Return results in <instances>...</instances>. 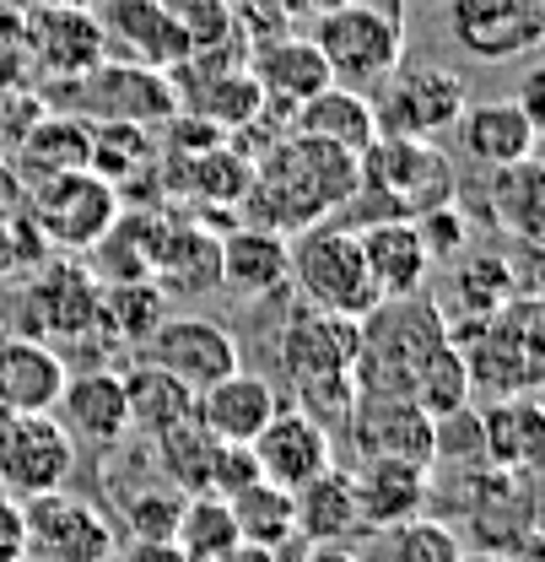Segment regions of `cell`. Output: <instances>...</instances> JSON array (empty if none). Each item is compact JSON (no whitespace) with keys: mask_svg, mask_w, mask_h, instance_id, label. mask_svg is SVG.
<instances>
[{"mask_svg":"<svg viewBox=\"0 0 545 562\" xmlns=\"http://www.w3.org/2000/svg\"><path fill=\"white\" fill-rule=\"evenodd\" d=\"M297 562H367V558H362L351 541H308Z\"/></svg>","mask_w":545,"mask_h":562,"instance_id":"obj_50","label":"cell"},{"mask_svg":"<svg viewBox=\"0 0 545 562\" xmlns=\"http://www.w3.org/2000/svg\"><path fill=\"white\" fill-rule=\"evenodd\" d=\"M151 443V460H157V476L173 482L179 492H205V471H211V454H216V438L205 432L195 417L173 422L168 432L146 438Z\"/></svg>","mask_w":545,"mask_h":562,"instance_id":"obj_39","label":"cell"},{"mask_svg":"<svg viewBox=\"0 0 545 562\" xmlns=\"http://www.w3.org/2000/svg\"><path fill=\"white\" fill-rule=\"evenodd\" d=\"M49 87H66V92H44V103L66 109V114H81L87 125H140V131H157L162 120L179 114V92H173L168 70L114 60V55L98 60L76 81H49Z\"/></svg>","mask_w":545,"mask_h":562,"instance_id":"obj_3","label":"cell"},{"mask_svg":"<svg viewBox=\"0 0 545 562\" xmlns=\"http://www.w3.org/2000/svg\"><path fill=\"white\" fill-rule=\"evenodd\" d=\"M249 482H260L254 443H222V438H216V454H211V471H205V492L232 497V492H243Z\"/></svg>","mask_w":545,"mask_h":562,"instance_id":"obj_47","label":"cell"},{"mask_svg":"<svg viewBox=\"0 0 545 562\" xmlns=\"http://www.w3.org/2000/svg\"><path fill=\"white\" fill-rule=\"evenodd\" d=\"M173 541H179L190 558H201V562L222 558V552L238 541V525H232L227 497H216V492H190V497H184V514H179Z\"/></svg>","mask_w":545,"mask_h":562,"instance_id":"obj_42","label":"cell"},{"mask_svg":"<svg viewBox=\"0 0 545 562\" xmlns=\"http://www.w3.org/2000/svg\"><path fill=\"white\" fill-rule=\"evenodd\" d=\"M275 406L281 401H275L271 379H260L249 368H232L227 379L205 384L195 395V422L222 443H254L265 432V422L275 417Z\"/></svg>","mask_w":545,"mask_h":562,"instance_id":"obj_24","label":"cell"},{"mask_svg":"<svg viewBox=\"0 0 545 562\" xmlns=\"http://www.w3.org/2000/svg\"><path fill=\"white\" fill-rule=\"evenodd\" d=\"M325 55L330 76L341 87L356 92H378L389 81V70L406 60V27H400V11L395 5H373V0H345L336 11L314 16V33H308Z\"/></svg>","mask_w":545,"mask_h":562,"instance_id":"obj_5","label":"cell"},{"mask_svg":"<svg viewBox=\"0 0 545 562\" xmlns=\"http://www.w3.org/2000/svg\"><path fill=\"white\" fill-rule=\"evenodd\" d=\"M151 286L201 297L211 286H222V238L205 233L201 222H168L157 260H151Z\"/></svg>","mask_w":545,"mask_h":562,"instance_id":"obj_30","label":"cell"},{"mask_svg":"<svg viewBox=\"0 0 545 562\" xmlns=\"http://www.w3.org/2000/svg\"><path fill=\"white\" fill-rule=\"evenodd\" d=\"M406 401H416L427 417H449V412L470 406V368H465V351L454 347V341H438V347L410 368Z\"/></svg>","mask_w":545,"mask_h":562,"instance_id":"obj_37","label":"cell"},{"mask_svg":"<svg viewBox=\"0 0 545 562\" xmlns=\"http://www.w3.org/2000/svg\"><path fill=\"white\" fill-rule=\"evenodd\" d=\"M22 206L33 211L49 249H92L114 227V216L125 211L120 190L92 168H70V173H55L44 184H27Z\"/></svg>","mask_w":545,"mask_h":562,"instance_id":"obj_10","label":"cell"},{"mask_svg":"<svg viewBox=\"0 0 545 562\" xmlns=\"http://www.w3.org/2000/svg\"><path fill=\"white\" fill-rule=\"evenodd\" d=\"M286 131L319 136V140H330V146H345V151L362 157V146L378 136V120H373V98H367V92L330 81L325 92H314L308 103H297V109L286 114Z\"/></svg>","mask_w":545,"mask_h":562,"instance_id":"obj_31","label":"cell"},{"mask_svg":"<svg viewBox=\"0 0 545 562\" xmlns=\"http://www.w3.org/2000/svg\"><path fill=\"white\" fill-rule=\"evenodd\" d=\"M92 16L103 27V44L114 60H136V66H179L190 49L173 27V16L162 11V0H92Z\"/></svg>","mask_w":545,"mask_h":562,"instance_id":"obj_20","label":"cell"},{"mask_svg":"<svg viewBox=\"0 0 545 562\" xmlns=\"http://www.w3.org/2000/svg\"><path fill=\"white\" fill-rule=\"evenodd\" d=\"M356 347H362V319L345 314H325V308H297L286 314L281 336H275V362L286 373V384H308V379H336L356 368Z\"/></svg>","mask_w":545,"mask_h":562,"instance_id":"obj_16","label":"cell"},{"mask_svg":"<svg viewBox=\"0 0 545 562\" xmlns=\"http://www.w3.org/2000/svg\"><path fill=\"white\" fill-rule=\"evenodd\" d=\"M459 562H513V558H502V552H486V547H476V552H459Z\"/></svg>","mask_w":545,"mask_h":562,"instance_id":"obj_54","label":"cell"},{"mask_svg":"<svg viewBox=\"0 0 545 562\" xmlns=\"http://www.w3.org/2000/svg\"><path fill=\"white\" fill-rule=\"evenodd\" d=\"M243 60L254 70L265 103H271V109H286V114L336 81L330 66H325V55H319V44L303 38V33H286V27H281V33H265V38H243Z\"/></svg>","mask_w":545,"mask_h":562,"instance_id":"obj_18","label":"cell"},{"mask_svg":"<svg viewBox=\"0 0 545 562\" xmlns=\"http://www.w3.org/2000/svg\"><path fill=\"white\" fill-rule=\"evenodd\" d=\"M140 351H146V362H157L162 373H173L179 384H190L195 395H201L205 384L227 379L232 368H243V362H238V336H232L227 325L205 319V314L157 319V325L146 330Z\"/></svg>","mask_w":545,"mask_h":562,"instance_id":"obj_14","label":"cell"},{"mask_svg":"<svg viewBox=\"0 0 545 562\" xmlns=\"http://www.w3.org/2000/svg\"><path fill=\"white\" fill-rule=\"evenodd\" d=\"M454 297H459V319H486L497 314L508 297H519V277L508 260L497 255H459L454 260ZM454 325V319H449Z\"/></svg>","mask_w":545,"mask_h":562,"instance_id":"obj_41","label":"cell"},{"mask_svg":"<svg viewBox=\"0 0 545 562\" xmlns=\"http://www.w3.org/2000/svg\"><path fill=\"white\" fill-rule=\"evenodd\" d=\"M0 562H27L22 547V503L0 492Z\"/></svg>","mask_w":545,"mask_h":562,"instance_id":"obj_48","label":"cell"},{"mask_svg":"<svg viewBox=\"0 0 545 562\" xmlns=\"http://www.w3.org/2000/svg\"><path fill=\"white\" fill-rule=\"evenodd\" d=\"M336 5H345V0H286V11H303V16H325Z\"/></svg>","mask_w":545,"mask_h":562,"instance_id":"obj_53","label":"cell"},{"mask_svg":"<svg viewBox=\"0 0 545 562\" xmlns=\"http://www.w3.org/2000/svg\"><path fill=\"white\" fill-rule=\"evenodd\" d=\"M351 487H356V508H362V530H367V536H384V530L406 525V519H416V514H427V497H432V465H410V460L367 454V460H356Z\"/></svg>","mask_w":545,"mask_h":562,"instance_id":"obj_21","label":"cell"},{"mask_svg":"<svg viewBox=\"0 0 545 562\" xmlns=\"http://www.w3.org/2000/svg\"><path fill=\"white\" fill-rule=\"evenodd\" d=\"M76 476V438L55 412H11L0 417V492L27 503L44 492L70 487Z\"/></svg>","mask_w":545,"mask_h":562,"instance_id":"obj_8","label":"cell"},{"mask_svg":"<svg viewBox=\"0 0 545 562\" xmlns=\"http://www.w3.org/2000/svg\"><path fill=\"white\" fill-rule=\"evenodd\" d=\"M519 109H524V114H530V120H535V125L545 131V70H530V76H524Z\"/></svg>","mask_w":545,"mask_h":562,"instance_id":"obj_51","label":"cell"},{"mask_svg":"<svg viewBox=\"0 0 545 562\" xmlns=\"http://www.w3.org/2000/svg\"><path fill=\"white\" fill-rule=\"evenodd\" d=\"M184 497H190V492H179L173 482H157V476H151V482L130 487L114 503V519L125 525L130 541H173L179 514H184Z\"/></svg>","mask_w":545,"mask_h":562,"instance_id":"obj_40","label":"cell"},{"mask_svg":"<svg viewBox=\"0 0 545 562\" xmlns=\"http://www.w3.org/2000/svg\"><path fill=\"white\" fill-rule=\"evenodd\" d=\"M162 11L173 16V27H179V38H184L190 55L222 49V44H243V27H238L232 0H162Z\"/></svg>","mask_w":545,"mask_h":562,"instance_id":"obj_43","label":"cell"},{"mask_svg":"<svg viewBox=\"0 0 545 562\" xmlns=\"http://www.w3.org/2000/svg\"><path fill=\"white\" fill-rule=\"evenodd\" d=\"M55 417L76 443H92V449H120L130 438V406H125V379L114 368H87V373H70L60 401H55Z\"/></svg>","mask_w":545,"mask_h":562,"instance_id":"obj_22","label":"cell"},{"mask_svg":"<svg viewBox=\"0 0 545 562\" xmlns=\"http://www.w3.org/2000/svg\"><path fill=\"white\" fill-rule=\"evenodd\" d=\"M22 49L49 81H76L98 60H109V44H103L92 5H38V0H27L22 5Z\"/></svg>","mask_w":545,"mask_h":562,"instance_id":"obj_15","label":"cell"},{"mask_svg":"<svg viewBox=\"0 0 545 562\" xmlns=\"http://www.w3.org/2000/svg\"><path fill=\"white\" fill-rule=\"evenodd\" d=\"M356 190H367L384 216H421L432 206H449L459 195V173L438 140L416 136H373L356 157Z\"/></svg>","mask_w":545,"mask_h":562,"instance_id":"obj_4","label":"cell"},{"mask_svg":"<svg viewBox=\"0 0 545 562\" xmlns=\"http://www.w3.org/2000/svg\"><path fill=\"white\" fill-rule=\"evenodd\" d=\"M114 562H201V558H190L179 541H130L125 552H114Z\"/></svg>","mask_w":545,"mask_h":562,"instance_id":"obj_49","label":"cell"},{"mask_svg":"<svg viewBox=\"0 0 545 562\" xmlns=\"http://www.w3.org/2000/svg\"><path fill=\"white\" fill-rule=\"evenodd\" d=\"M356 244H362V266H367V281H373L378 303L410 297V292L427 286L432 255H427V244H421L410 216H378V222L356 227Z\"/></svg>","mask_w":545,"mask_h":562,"instance_id":"obj_23","label":"cell"},{"mask_svg":"<svg viewBox=\"0 0 545 562\" xmlns=\"http://www.w3.org/2000/svg\"><path fill=\"white\" fill-rule=\"evenodd\" d=\"M38 5H92V0H38Z\"/></svg>","mask_w":545,"mask_h":562,"instance_id":"obj_55","label":"cell"},{"mask_svg":"<svg viewBox=\"0 0 545 562\" xmlns=\"http://www.w3.org/2000/svg\"><path fill=\"white\" fill-rule=\"evenodd\" d=\"M173 157H179V151H173ZM179 168L190 173V179H184L190 195L211 211L243 206L249 179H254V162H249L243 146H232V140H216V146H205V151H195V157H179Z\"/></svg>","mask_w":545,"mask_h":562,"instance_id":"obj_36","label":"cell"},{"mask_svg":"<svg viewBox=\"0 0 545 562\" xmlns=\"http://www.w3.org/2000/svg\"><path fill=\"white\" fill-rule=\"evenodd\" d=\"M44 255H49V244H44L33 211L0 201V277H22V271L44 266Z\"/></svg>","mask_w":545,"mask_h":562,"instance_id":"obj_45","label":"cell"},{"mask_svg":"<svg viewBox=\"0 0 545 562\" xmlns=\"http://www.w3.org/2000/svg\"><path fill=\"white\" fill-rule=\"evenodd\" d=\"M345 432L356 443V460L384 454V460L432 465V417L406 395H356Z\"/></svg>","mask_w":545,"mask_h":562,"instance_id":"obj_19","label":"cell"},{"mask_svg":"<svg viewBox=\"0 0 545 562\" xmlns=\"http://www.w3.org/2000/svg\"><path fill=\"white\" fill-rule=\"evenodd\" d=\"M22 547L27 562H114V525L98 503L70 487L22 503Z\"/></svg>","mask_w":545,"mask_h":562,"instance_id":"obj_11","label":"cell"},{"mask_svg":"<svg viewBox=\"0 0 545 562\" xmlns=\"http://www.w3.org/2000/svg\"><path fill=\"white\" fill-rule=\"evenodd\" d=\"M443 5H449V33L480 66L535 55L545 44L541 0H443Z\"/></svg>","mask_w":545,"mask_h":562,"instance_id":"obj_13","label":"cell"},{"mask_svg":"<svg viewBox=\"0 0 545 562\" xmlns=\"http://www.w3.org/2000/svg\"><path fill=\"white\" fill-rule=\"evenodd\" d=\"M480 443H486V465L535 471L541 465V401L497 395V406L480 412Z\"/></svg>","mask_w":545,"mask_h":562,"instance_id":"obj_33","label":"cell"},{"mask_svg":"<svg viewBox=\"0 0 545 562\" xmlns=\"http://www.w3.org/2000/svg\"><path fill=\"white\" fill-rule=\"evenodd\" d=\"M98 297H103V281L92 277L87 266H70V260H49L44 277L27 286V303H33V330L38 341L49 336H87L98 325Z\"/></svg>","mask_w":545,"mask_h":562,"instance_id":"obj_25","label":"cell"},{"mask_svg":"<svg viewBox=\"0 0 545 562\" xmlns=\"http://www.w3.org/2000/svg\"><path fill=\"white\" fill-rule=\"evenodd\" d=\"M459 552H465L459 530L443 519H427V514L384 530V562H459Z\"/></svg>","mask_w":545,"mask_h":562,"instance_id":"obj_44","label":"cell"},{"mask_svg":"<svg viewBox=\"0 0 545 562\" xmlns=\"http://www.w3.org/2000/svg\"><path fill=\"white\" fill-rule=\"evenodd\" d=\"M125 379V406H130V432L140 438H157V432H168L173 422L195 417V390L190 384H179L173 373H162L157 362H146L140 357L130 373H120Z\"/></svg>","mask_w":545,"mask_h":562,"instance_id":"obj_34","label":"cell"},{"mask_svg":"<svg viewBox=\"0 0 545 562\" xmlns=\"http://www.w3.org/2000/svg\"><path fill=\"white\" fill-rule=\"evenodd\" d=\"M87 162H92V125L81 114L44 109L27 131H16V179H22V190L44 184L55 173H70V168H87Z\"/></svg>","mask_w":545,"mask_h":562,"instance_id":"obj_29","label":"cell"},{"mask_svg":"<svg viewBox=\"0 0 545 562\" xmlns=\"http://www.w3.org/2000/svg\"><path fill=\"white\" fill-rule=\"evenodd\" d=\"M449 341L465 351L470 390H491V395H535L541 390V303H535V292L508 297L486 319L449 325Z\"/></svg>","mask_w":545,"mask_h":562,"instance_id":"obj_2","label":"cell"},{"mask_svg":"<svg viewBox=\"0 0 545 562\" xmlns=\"http://www.w3.org/2000/svg\"><path fill=\"white\" fill-rule=\"evenodd\" d=\"M410 222H416V233H421V244H427V255H432V260H459V255H465L470 227H465V211H459V201L421 211V216H410Z\"/></svg>","mask_w":545,"mask_h":562,"instance_id":"obj_46","label":"cell"},{"mask_svg":"<svg viewBox=\"0 0 545 562\" xmlns=\"http://www.w3.org/2000/svg\"><path fill=\"white\" fill-rule=\"evenodd\" d=\"M465 114V81L449 66H400L389 70V81L373 92V120L378 136H416L438 140L443 131H454V120Z\"/></svg>","mask_w":545,"mask_h":562,"instance_id":"obj_9","label":"cell"},{"mask_svg":"<svg viewBox=\"0 0 545 562\" xmlns=\"http://www.w3.org/2000/svg\"><path fill=\"white\" fill-rule=\"evenodd\" d=\"M254 460H260L265 482L297 492L303 482H314L319 471L336 465V432L325 422H314L308 412H297V406H275L265 432L254 438Z\"/></svg>","mask_w":545,"mask_h":562,"instance_id":"obj_17","label":"cell"},{"mask_svg":"<svg viewBox=\"0 0 545 562\" xmlns=\"http://www.w3.org/2000/svg\"><path fill=\"white\" fill-rule=\"evenodd\" d=\"M232 508V525H238V541H254V547H286L297 536V519H292V492L275 487V482H249L243 492L227 497Z\"/></svg>","mask_w":545,"mask_h":562,"instance_id":"obj_38","label":"cell"},{"mask_svg":"<svg viewBox=\"0 0 545 562\" xmlns=\"http://www.w3.org/2000/svg\"><path fill=\"white\" fill-rule=\"evenodd\" d=\"M286 260H292V286L308 297V308L345 314V319H367L378 308V292H373L367 266H362L356 227H325V222H314V227L292 233Z\"/></svg>","mask_w":545,"mask_h":562,"instance_id":"obj_6","label":"cell"},{"mask_svg":"<svg viewBox=\"0 0 545 562\" xmlns=\"http://www.w3.org/2000/svg\"><path fill=\"white\" fill-rule=\"evenodd\" d=\"M216 562H275V552L271 547H254V541H232Z\"/></svg>","mask_w":545,"mask_h":562,"instance_id":"obj_52","label":"cell"},{"mask_svg":"<svg viewBox=\"0 0 545 562\" xmlns=\"http://www.w3.org/2000/svg\"><path fill=\"white\" fill-rule=\"evenodd\" d=\"M292 281V260H286V233L243 222L222 233V286L238 292L243 303H265Z\"/></svg>","mask_w":545,"mask_h":562,"instance_id":"obj_27","label":"cell"},{"mask_svg":"<svg viewBox=\"0 0 545 562\" xmlns=\"http://www.w3.org/2000/svg\"><path fill=\"white\" fill-rule=\"evenodd\" d=\"M541 216H545V179L535 157L491 168V222L502 233H513L519 244H535L541 238Z\"/></svg>","mask_w":545,"mask_h":562,"instance_id":"obj_35","label":"cell"},{"mask_svg":"<svg viewBox=\"0 0 545 562\" xmlns=\"http://www.w3.org/2000/svg\"><path fill=\"white\" fill-rule=\"evenodd\" d=\"M168 81L179 92V109L205 120V125H216L222 136H238L243 125H254L265 114V92H260L254 70L243 60V44L184 55L179 66H168Z\"/></svg>","mask_w":545,"mask_h":562,"instance_id":"obj_7","label":"cell"},{"mask_svg":"<svg viewBox=\"0 0 545 562\" xmlns=\"http://www.w3.org/2000/svg\"><path fill=\"white\" fill-rule=\"evenodd\" d=\"M356 184H362L356 151L303 136V131H286L254 157V179H249V195L238 211L260 227H275V233H303L319 216L356 201L362 195Z\"/></svg>","mask_w":545,"mask_h":562,"instance_id":"obj_1","label":"cell"},{"mask_svg":"<svg viewBox=\"0 0 545 562\" xmlns=\"http://www.w3.org/2000/svg\"><path fill=\"white\" fill-rule=\"evenodd\" d=\"M470 541L502 558H524L541 547L535 525V471H502V465H476L470 482Z\"/></svg>","mask_w":545,"mask_h":562,"instance_id":"obj_12","label":"cell"},{"mask_svg":"<svg viewBox=\"0 0 545 562\" xmlns=\"http://www.w3.org/2000/svg\"><path fill=\"white\" fill-rule=\"evenodd\" d=\"M292 519H297V536L303 541H356L367 536L362 530V508H356V487H351V471L330 465L319 471L314 482L292 492Z\"/></svg>","mask_w":545,"mask_h":562,"instance_id":"obj_32","label":"cell"},{"mask_svg":"<svg viewBox=\"0 0 545 562\" xmlns=\"http://www.w3.org/2000/svg\"><path fill=\"white\" fill-rule=\"evenodd\" d=\"M66 357L38 336H5L0 341V417L11 412H55L66 390Z\"/></svg>","mask_w":545,"mask_h":562,"instance_id":"obj_28","label":"cell"},{"mask_svg":"<svg viewBox=\"0 0 545 562\" xmlns=\"http://www.w3.org/2000/svg\"><path fill=\"white\" fill-rule=\"evenodd\" d=\"M465 157L480 168H508L541 151V125L519 109V98H486V103H465V114L454 120Z\"/></svg>","mask_w":545,"mask_h":562,"instance_id":"obj_26","label":"cell"}]
</instances>
